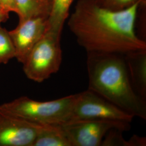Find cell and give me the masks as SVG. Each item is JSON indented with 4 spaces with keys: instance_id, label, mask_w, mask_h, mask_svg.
Here are the masks:
<instances>
[{
    "instance_id": "5bb4252c",
    "label": "cell",
    "mask_w": 146,
    "mask_h": 146,
    "mask_svg": "<svg viewBox=\"0 0 146 146\" xmlns=\"http://www.w3.org/2000/svg\"><path fill=\"white\" fill-rule=\"evenodd\" d=\"M122 131L113 129L106 135L101 146H129L128 142L122 135Z\"/></svg>"
},
{
    "instance_id": "9c48e42d",
    "label": "cell",
    "mask_w": 146,
    "mask_h": 146,
    "mask_svg": "<svg viewBox=\"0 0 146 146\" xmlns=\"http://www.w3.org/2000/svg\"><path fill=\"white\" fill-rule=\"evenodd\" d=\"M131 84L136 93L146 101V50L123 55Z\"/></svg>"
},
{
    "instance_id": "d6986e66",
    "label": "cell",
    "mask_w": 146,
    "mask_h": 146,
    "mask_svg": "<svg viewBox=\"0 0 146 146\" xmlns=\"http://www.w3.org/2000/svg\"><path fill=\"white\" fill-rule=\"evenodd\" d=\"M98 1H99L100 3H101L102 1H103V0H97Z\"/></svg>"
},
{
    "instance_id": "e0dca14e",
    "label": "cell",
    "mask_w": 146,
    "mask_h": 146,
    "mask_svg": "<svg viewBox=\"0 0 146 146\" xmlns=\"http://www.w3.org/2000/svg\"><path fill=\"white\" fill-rule=\"evenodd\" d=\"M1 8L7 13L13 11L15 13V6L14 0H0Z\"/></svg>"
},
{
    "instance_id": "5b68a950",
    "label": "cell",
    "mask_w": 146,
    "mask_h": 146,
    "mask_svg": "<svg viewBox=\"0 0 146 146\" xmlns=\"http://www.w3.org/2000/svg\"><path fill=\"white\" fill-rule=\"evenodd\" d=\"M134 117L133 115L88 89L75 94L69 121L110 120L131 123Z\"/></svg>"
},
{
    "instance_id": "7c38bea8",
    "label": "cell",
    "mask_w": 146,
    "mask_h": 146,
    "mask_svg": "<svg viewBox=\"0 0 146 146\" xmlns=\"http://www.w3.org/2000/svg\"><path fill=\"white\" fill-rule=\"evenodd\" d=\"M74 0H52L48 17V28L62 33L64 22L69 15V9Z\"/></svg>"
},
{
    "instance_id": "9a60e30c",
    "label": "cell",
    "mask_w": 146,
    "mask_h": 146,
    "mask_svg": "<svg viewBox=\"0 0 146 146\" xmlns=\"http://www.w3.org/2000/svg\"><path fill=\"white\" fill-rule=\"evenodd\" d=\"M143 1L144 0H103L100 3L110 9L120 11L129 8L137 2Z\"/></svg>"
},
{
    "instance_id": "ba28073f",
    "label": "cell",
    "mask_w": 146,
    "mask_h": 146,
    "mask_svg": "<svg viewBox=\"0 0 146 146\" xmlns=\"http://www.w3.org/2000/svg\"><path fill=\"white\" fill-rule=\"evenodd\" d=\"M41 126L0 112V146H33Z\"/></svg>"
},
{
    "instance_id": "ffe728a7",
    "label": "cell",
    "mask_w": 146,
    "mask_h": 146,
    "mask_svg": "<svg viewBox=\"0 0 146 146\" xmlns=\"http://www.w3.org/2000/svg\"><path fill=\"white\" fill-rule=\"evenodd\" d=\"M46 1H48V2H51V3H52V0H46Z\"/></svg>"
},
{
    "instance_id": "8992f818",
    "label": "cell",
    "mask_w": 146,
    "mask_h": 146,
    "mask_svg": "<svg viewBox=\"0 0 146 146\" xmlns=\"http://www.w3.org/2000/svg\"><path fill=\"white\" fill-rule=\"evenodd\" d=\"M131 123L116 121L80 120L60 124L72 146H100L106 135L113 129L127 131Z\"/></svg>"
},
{
    "instance_id": "4fadbf2b",
    "label": "cell",
    "mask_w": 146,
    "mask_h": 146,
    "mask_svg": "<svg viewBox=\"0 0 146 146\" xmlns=\"http://www.w3.org/2000/svg\"><path fill=\"white\" fill-rule=\"evenodd\" d=\"M15 48L9 31L0 26V64L15 58Z\"/></svg>"
},
{
    "instance_id": "30bf717a",
    "label": "cell",
    "mask_w": 146,
    "mask_h": 146,
    "mask_svg": "<svg viewBox=\"0 0 146 146\" xmlns=\"http://www.w3.org/2000/svg\"><path fill=\"white\" fill-rule=\"evenodd\" d=\"M33 146H72L61 125H42Z\"/></svg>"
},
{
    "instance_id": "52a82bcc",
    "label": "cell",
    "mask_w": 146,
    "mask_h": 146,
    "mask_svg": "<svg viewBox=\"0 0 146 146\" xmlns=\"http://www.w3.org/2000/svg\"><path fill=\"white\" fill-rule=\"evenodd\" d=\"M48 17L37 16L19 21L14 29L9 31L19 62H25L33 48L47 31Z\"/></svg>"
},
{
    "instance_id": "2e32d148",
    "label": "cell",
    "mask_w": 146,
    "mask_h": 146,
    "mask_svg": "<svg viewBox=\"0 0 146 146\" xmlns=\"http://www.w3.org/2000/svg\"><path fill=\"white\" fill-rule=\"evenodd\" d=\"M129 146H145L146 145V137L134 135L128 140Z\"/></svg>"
},
{
    "instance_id": "6da1fadb",
    "label": "cell",
    "mask_w": 146,
    "mask_h": 146,
    "mask_svg": "<svg viewBox=\"0 0 146 146\" xmlns=\"http://www.w3.org/2000/svg\"><path fill=\"white\" fill-rule=\"evenodd\" d=\"M139 2L123 10L105 7L97 0H79L68 26L87 52L125 55L146 50V42L135 31Z\"/></svg>"
},
{
    "instance_id": "7a4b0ae2",
    "label": "cell",
    "mask_w": 146,
    "mask_h": 146,
    "mask_svg": "<svg viewBox=\"0 0 146 146\" xmlns=\"http://www.w3.org/2000/svg\"><path fill=\"white\" fill-rule=\"evenodd\" d=\"M87 54L88 89L134 117L146 120V101L131 84L123 55Z\"/></svg>"
},
{
    "instance_id": "8fae6325",
    "label": "cell",
    "mask_w": 146,
    "mask_h": 146,
    "mask_svg": "<svg viewBox=\"0 0 146 146\" xmlns=\"http://www.w3.org/2000/svg\"><path fill=\"white\" fill-rule=\"evenodd\" d=\"M14 1L19 21L37 16L48 17L52 7V3L46 0Z\"/></svg>"
},
{
    "instance_id": "ac0fdd59",
    "label": "cell",
    "mask_w": 146,
    "mask_h": 146,
    "mask_svg": "<svg viewBox=\"0 0 146 146\" xmlns=\"http://www.w3.org/2000/svg\"><path fill=\"white\" fill-rule=\"evenodd\" d=\"M9 13L0 8V23L5 22L9 18Z\"/></svg>"
},
{
    "instance_id": "277c9868",
    "label": "cell",
    "mask_w": 146,
    "mask_h": 146,
    "mask_svg": "<svg viewBox=\"0 0 146 146\" xmlns=\"http://www.w3.org/2000/svg\"><path fill=\"white\" fill-rule=\"evenodd\" d=\"M61 34L48 28L23 63L27 78L41 83L58 72L62 61Z\"/></svg>"
},
{
    "instance_id": "44dd1931",
    "label": "cell",
    "mask_w": 146,
    "mask_h": 146,
    "mask_svg": "<svg viewBox=\"0 0 146 146\" xmlns=\"http://www.w3.org/2000/svg\"><path fill=\"white\" fill-rule=\"evenodd\" d=\"M0 8H1V9H2V8H1V5H0Z\"/></svg>"
},
{
    "instance_id": "3957f363",
    "label": "cell",
    "mask_w": 146,
    "mask_h": 146,
    "mask_svg": "<svg viewBox=\"0 0 146 146\" xmlns=\"http://www.w3.org/2000/svg\"><path fill=\"white\" fill-rule=\"evenodd\" d=\"M75 94L49 101L21 96L0 105V112L40 125H60L70 120Z\"/></svg>"
}]
</instances>
